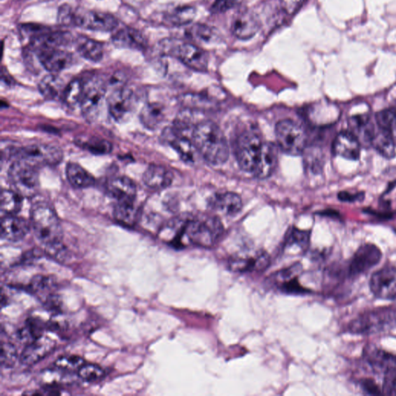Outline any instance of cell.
<instances>
[{
  "mask_svg": "<svg viewBox=\"0 0 396 396\" xmlns=\"http://www.w3.org/2000/svg\"><path fill=\"white\" fill-rule=\"evenodd\" d=\"M383 258V253L376 245L364 244L358 248L352 258L347 262L346 270L349 278H356L376 267Z\"/></svg>",
  "mask_w": 396,
  "mask_h": 396,
  "instance_id": "8fae6325",
  "label": "cell"
},
{
  "mask_svg": "<svg viewBox=\"0 0 396 396\" xmlns=\"http://www.w3.org/2000/svg\"><path fill=\"white\" fill-rule=\"evenodd\" d=\"M55 287L56 283L52 278L43 275L35 276L33 277L30 284H29V290L43 299L53 295L52 291Z\"/></svg>",
  "mask_w": 396,
  "mask_h": 396,
  "instance_id": "ab89813d",
  "label": "cell"
},
{
  "mask_svg": "<svg viewBox=\"0 0 396 396\" xmlns=\"http://www.w3.org/2000/svg\"><path fill=\"white\" fill-rule=\"evenodd\" d=\"M371 146L386 159H393L395 157L396 146L388 132L378 127L375 136L372 139Z\"/></svg>",
  "mask_w": 396,
  "mask_h": 396,
  "instance_id": "836d02e7",
  "label": "cell"
},
{
  "mask_svg": "<svg viewBox=\"0 0 396 396\" xmlns=\"http://www.w3.org/2000/svg\"><path fill=\"white\" fill-rule=\"evenodd\" d=\"M304 2L305 0H281L282 9L288 15L296 13Z\"/></svg>",
  "mask_w": 396,
  "mask_h": 396,
  "instance_id": "f907efd6",
  "label": "cell"
},
{
  "mask_svg": "<svg viewBox=\"0 0 396 396\" xmlns=\"http://www.w3.org/2000/svg\"><path fill=\"white\" fill-rule=\"evenodd\" d=\"M310 244V232L297 229H292L285 239V248L292 252L295 248V253H304Z\"/></svg>",
  "mask_w": 396,
  "mask_h": 396,
  "instance_id": "74e56055",
  "label": "cell"
},
{
  "mask_svg": "<svg viewBox=\"0 0 396 396\" xmlns=\"http://www.w3.org/2000/svg\"><path fill=\"white\" fill-rule=\"evenodd\" d=\"M139 209L135 201L118 202L114 208V218L116 222L127 226H134L139 219Z\"/></svg>",
  "mask_w": 396,
  "mask_h": 396,
  "instance_id": "e575fe53",
  "label": "cell"
},
{
  "mask_svg": "<svg viewBox=\"0 0 396 396\" xmlns=\"http://www.w3.org/2000/svg\"><path fill=\"white\" fill-rule=\"evenodd\" d=\"M38 59L43 68L51 73L60 72L70 67L72 64V55L59 48L40 51Z\"/></svg>",
  "mask_w": 396,
  "mask_h": 396,
  "instance_id": "d6986e66",
  "label": "cell"
},
{
  "mask_svg": "<svg viewBox=\"0 0 396 396\" xmlns=\"http://www.w3.org/2000/svg\"><path fill=\"white\" fill-rule=\"evenodd\" d=\"M173 173L168 168L160 164H150L143 175V181L151 189H165L171 185Z\"/></svg>",
  "mask_w": 396,
  "mask_h": 396,
  "instance_id": "484cf974",
  "label": "cell"
},
{
  "mask_svg": "<svg viewBox=\"0 0 396 396\" xmlns=\"http://www.w3.org/2000/svg\"><path fill=\"white\" fill-rule=\"evenodd\" d=\"M276 142L284 153L299 156L306 148V134L300 125L291 120L277 122L275 128Z\"/></svg>",
  "mask_w": 396,
  "mask_h": 396,
  "instance_id": "8992f818",
  "label": "cell"
},
{
  "mask_svg": "<svg viewBox=\"0 0 396 396\" xmlns=\"http://www.w3.org/2000/svg\"><path fill=\"white\" fill-rule=\"evenodd\" d=\"M18 358L17 351L15 346L10 342L1 343L0 350V362L4 368H10L16 363Z\"/></svg>",
  "mask_w": 396,
  "mask_h": 396,
  "instance_id": "f6af8a7d",
  "label": "cell"
},
{
  "mask_svg": "<svg viewBox=\"0 0 396 396\" xmlns=\"http://www.w3.org/2000/svg\"><path fill=\"white\" fill-rule=\"evenodd\" d=\"M186 34L190 39L202 43L214 41L216 36L214 29L204 24H195L190 27L188 29Z\"/></svg>",
  "mask_w": 396,
  "mask_h": 396,
  "instance_id": "b9f144b4",
  "label": "cell"
},
{
  "mask_svg": "<svg viewBox=\"0 0 396 396\" xmlns=\"http://www.w3.org/2000/svg\"><path fill=\"white\" fill-rule=\"evenodd\" d=\"M85 148L94 154H107L112 151L113 145L106 139L92 138L84 144Z\"/></svg>",
  "mask_w": 396,
  "mask_h": 396,
  "instance_id": "bcb514c9",
  "label": "cell"
},
{
  "mask_svg": "<svg viewBox=\"0 0 396 396\" xmlns=\"http://www.w3.org/2000/svg\"><path fill=\"white\" fill-rule=\"evenodd\" d=\"M113 41L120 48L143 50L148 46L143 34L131 27L120 29L113 35Z\"/></svg>",
  "mask_w": 396,
  "mask_h": 396,
  "instance_id": "f1b7e54d",
  "label": "cell"
},
{
  "mask_svg": "<svg viewBox=\"0 0 396 396\" xmlns=\"http://www.w3.org/2000/svg\"><path fill=\"white\" fill-rule=\"evenodd\" d=\"M263 141L260 135L253 130L241 134L234 146V153L241 170L253 174L261 156Z\"/></svg>",
  "mask_w": 396,
  "mask_h": 396,
  "instance_id": "52a82bcc",
  "label": "cell"
},
{
  "mask_svg": "<svg viewBox=\"0 0 396 396\" xmlns=\"http://www.w3.org/2000/svg\"><path fill=\"white\" fill-rule=\"evenodd\" d=\"M261 27L260 18L255 13L245 11L234 20L232 25V32L236 38L240 40L253 38Z\"/></svg>",
  "mask_w": 396,
  "mask_h": 396,
  "instance_id": "ac0fdd59",
  "label": "cell"
},
{
  "mask_svg": "<svg viewBox=\"0 0 396 396\" xmlns=\"http://www.w3.org/2000/svg\"><path fill=\"white\" fill-rule=\"evenodd\" d=\"M163 50L164 53L177 57L190 69L200 72L208 70V55L194 43L169 41L164 43Z\"/></svg>",
  "mask_w": 396,
  "mask_h": 396,
  "instance_id": "ba28073f",
  "label": "cell"
},
{
  "mask_svg": "<svg viewBox=\"0 0 396 396\" xmlns=\"http://www.w3.org/2000/svg\"><path fill=\"white\" fill-rule=\"evenodd\" d=\"M13 155L36 167L56 165L63 159V152L58 146L38 143L13 150Z\"/></svg>",
  "mask_w": 396,
  "mask_h": 396,
  "instance_id": "9c48e42d",
  "label": "cell"
},
{
  "mask_svg": "<svg viewBox=\"0 0 396 396\" xmlns=\"http://www.w3.org/2000/svg\"><path fill=\"white\" fill-rule=\"evenodd\" d=\"M208 204L212 209L227 215L238 214L243 206L241 197L234 192L216 194L210 198Z\"/></svg>",
  "mask_w": 396,
  "mask_h": 396,
  "instance_id": "d4e9b609",
  "label": "cell"
},
{
  "mask_svg": "<svg viewBox=\"0 0 396 396\" xmlns=\"http://www.w3.org/2000/svg\"><path fill=\"white\" fill-rule=\"evenodd\" d=\"M71 39V36L67 32H45L34 36L31 46L38 53L43 50L58 48L68 45Z\"/></svg>",
  "mask_w": 396,
  "mask_h": 396,
  "instance_id": "83f0119b",
  "label": "cell"
},
{
  "mask_svg": "<svg viewBox=\"0 0 396 396\" xmlns=\"http://www.w3.org/2000/svg\"><path fill=\"white\" fill-rule=\"evenodd\" d=\"M361 387L363 391L368 395L383 394V390H380V388L373 379H365L362 380Z\"/></svg>",
  "mask_w": 396,
  "mask_h": 396,
  "instance_id": "816d5d0a",
  "label": "cell"
},
{
  "mask_svg": "<svg viewBox=\"0 0 396 396\" xmlns=\"http://www.w3.org/2000/svg\"><path fill=\"white\" fill-rule=\"evenodd\" d=\"M195 148L212 165L224 164L229 158V146L221 129L212 121L197 123L192 135Z\"/></svg>",
  "mask_w": 396,
  "mask_h": 396,
  "instance_id": "7a4b0ae2",
  "label": "cell"
},
{
  "mask_svg": "<svg viewBox=\"0 0 396 396\" xmlns=\"http://www.w3.org/2000/svg\"><path fill=\"white\" fill-rule=\"evenodd\" d=\"M106 188L108 193L118 202L135 201L136 186L133 181L125 176L110 179Z\"/></svg>",
  "mask_w": 396,
  "mask_h": 396,
  "instance_id": "44dd1931",
  "label": "cell"
},
{
  "mask_svg": "<svg viewBox=\"0 0 396 396\" xmlns=\"http://www.w3.org/2000/svg\"><path fill=\"white\" fill-rule=\"evenodd\" d=\"M223 232V225L216 217L181 219L176 224L170 244L176 248L190 245L204 248L213 246Z\"/></svg>",
  "mask_w": 396,
  "mask_h": 396,
  "instance_id": "6da1fadb",
  "label": "cell"
},
{
  "mask_svg": "<svg viewBox=\"0 0 396 396\" xmlns=\"http://www.w3.org/2000/svg\"><path fill=\"white\" fill-rule=\"evenodd\" d=\"M119 22L107 13L87 10L76 13L75 26L94 31L109 32L115 30Z\"/></svg>",
  "mask_w": 396,
  "mask_h": 396,
  "instance_id": "9a60e30c",
  "label": "cell"
},
{
  "mask_svg": "<svg viewBox=\"0 0 396 396\" xmlns=\"http://www.w3.org/2000/svg\"><path fill=\"white\" fill-rule=\"evenodd\" d=\"M337 198H339V201L342 202H356V201H362L365 199V193L364 192H359L357 194H351L348 192H341L337 195Z\"/></svg>",
  "mask_w": 396,
  "mask_h": 396,
  "instance_id": "f5cc1de1",
  "label": "cell"
},
{
  "mask_svg": "<svg viewBox=\"0 0 396 396\" xmlns=\"http://www.w3.org/2000/svg\"><path fill=\"white\" fill-rule=\"evenodd\" d=\"M108 112L117 122L128 121L133 115L136 97L134 91L128 87H119L107 99Z\"/></svg>",
  "mask_w": 396,
  "mask_h": 396,
  "instance_id": "7c38bea8",
  "label": "cell"
},
{
  "mask_svg": "<svg viewBox=\"0 0 396 396\" xmlns=\"http://www.w3.org/2000/svg\"><path fill=\"white\" fill-rule=\"evenodd\" d=\"M66 176L71 185L78 189L92 187L95 183L93 176L76 163L68 164L66 167Z\"/></svg>",
  "mask_w": 396,
  "mask_h": 396,
  "instance_id": "1f68e13d",
  "label": "cell"
},
{
  "mask_svg": "<svg viewBox=\"0 0 396 396\" xmlns=\"http://www.w3.org/2000/svg\"><path fill=\"white\" fill-rule=\"evenodd\" d=\"M369 287L379 299H396V267H386L376 271L371 277Z\"/></svg>",
  "mask_w": 396,
  "mask_h": 396,
  "instance_id": "5bb4252c",
  "label": "cell"
},
{
  "mask_svg": "<svg viewBox=\"0 0 396 396\" xmlns=\"http://www.w3.org/2000/svg\"><path fill=\"white\" fill-rule=\"evenodd\" d=\"M332 150L336 156L351 160L360 158L361 143L349 131H343L334 139Z\"/></svg>",
  "mask_w": 396,
  "mask_h": 396,
  "instance_id": "e0dca14e",
  "label": "cell"
},
{
  "mask_svg": "<svg viewBox=\"0 0 396 396\" xmlns=\"http://www.w3.org/2000/svg\"><path fill=\"white\" fill-rule=\"evenodd\" d=\"M269 262V256L265 251L245 252L232 256L229 267L233 272L260 273L267 269Z\"/></svg>",
  "mask_w": 396,
  "mask_h": 396,
  "instance_id": "4fadbf2b",
  "label": "cell"
},
{
  "mask_svg": "<svg viewBox=\"0 0 396 396\" xmlns=\"http://www.w3.org/2000/svg\"><path fill=\"white\" fill-rule=\"evenodd\" d=\"M167 139L172 148L178 153L180 157L185 162H195L198 152L192 141V139H189L185 134L177 133L171 128L169 130Z\"/></svg>",
  "mask_w": 396,
  "mask_h": 396,
  "instance_id": "4316f807",
  "label": "cell"
},
{
  "mask_svg": "<svg viewBox=\"0 0 396 396\" xmlns=\"http://www.w3.org/2000/svg\"><path fill=\"white\" fill-rule=\"evenodd\" d=\"M387 132H388V134H390L393 139V141L396 146V120L394 121L390 127H388L386 129Z\"/></svg>",
  "mask_w": 396,
  "mask_h": 396,
  "instance_id": "db71d44e",
  "label": "cell"
},
{
  "mask_svg": "<svg viewBox=\"0 0 396 396\" xmlns=\"http://www.w3.org/2000/svg\"><path fill=\"white\" fill-rule=\"evenodd\" d=\"M165 106L160 102H148L142 108L139 119L149 129H156L165 119Z\"/></svg>",
  "mask_w": 396,
  "mask_h": 396,
  "instance_id": "4dcf8cb0",
  "label": "cell"
},
{
  "mask_svg": "<svg viewBox=\"0 0 396 396\" xmlns=\"http://www.w3.org/2000/svg\"><path fill=\"white\" fill-rule=\"evenodd\" d=\"M349 132L353 134L361 145L371 146L376 128L368 114L356 115L348 120Z\"/></svg>",
  "mask_w": 396,
  "mask_h": 396,
  "instance_id": "ffe728a7",
  "label": "cell"
},
{
  "mask_svg": "<svg viewBox=\"0 0 396 396\" xmlns=\"http://www.w3.org/2000/svg\"><path fill=\"white\" fill-rule=\"evenodd\" d=\"M76 13L68 4L61 6L57 14L58 23L63 26L75 25Z\"/></svg>",
  "mask_w": 396,
  "mask_h": 396,
  "instance_id": "c3c4849f",
  "label": "cell"
},
{
  "mask_svg": "<svg viewBox=\"0 0 396 396\" xmlns=\"http://www.w3.org/2000/svg\"><path fill=\"white\" fill-rule=\"evenodd\" d=\"M196 16V9L190 6H180L167 13L166 20L174 26H183L192 23Z\"/></svg>",
  "mask_w": 396,
  "mask_h": 396,
  "instance_id": "8d00e7d4",
  "label": "cell"
},
{
  "mask_svg": "<svg viewBox=\"0 0 396 396\" xmlns=\"http://www.w3.org/2000/svg\"><path fill=\"white\" fill-rule=\"evenodd\" d=\"M65 87L64 80L55 74L45 76L38 85L43 97L50 100L62 99Z\"/></svg>",
  "mask_w": 396,
  "mask_h": 396,
  "instance_id": "d6a6232c",
  "label": "cell"
},
{
  "mask_svg": "<svg viewBox=\"0 0 396 396\" xmlns=\"http://www.w3.org/2000/svg\"><path fill=\"white\" fill-rule=\"evenodd\" d=\"M243 0H215L211 10L214 13H225L238 6Z\"/></svg>",
  "mask_w": 396,
  "mask_h": 396,
  "instance_id": "681fc988",
  "label": "cell"
},
{
  "mask_svg": "<svg viewBox=\"0 0 396 396\" xmlns=\"http://www.w3.org/2000/svg\"><path fill=\"white\" fill-rule=\"evenodd\" d=\"M77 373L78 376L87 383H94L105 376V370L94 364L85 363Z\"/></svg>",
  "mask_w": 396,
  "mask_h": 396,
  "instance_id": "7bdbcfd3",
  "label": "cell"
},
{
  "mask_svg": "<svg viewBox=\"0 0 396 396\" xmlns=\"http://www.w3.org/2000/svg\"><path fill=\"white\" fill-rule=\"evenodd\" d=\"M56 348V343L48 336L41 335L27 344L20 357L22 364L34 365L46 358Z\"/></svg>",
  "mask_w": 396,
  "mask_h": 396,
  "instance_id": "2e32d148",
  "label": "cell"
},
{
  "mask_svg": "<svg viewBox=\"0 0 396 396\" xmlns=\"http://www.w3.org/2000/svg\"><path fill=\"white\" fill-rule=\"evenodd\" d=\"M277 162V146L273 143H263L261 156L253 174L259 179H266L273 174Z\"/></svg>",
  "mask_w": 396,
  "mask_h": 396,
  "instance_id": "cb8c5ba5",
  "label": "cell"
},
{
  "mask_svg": "<svg viewBox=\"0 0 396 396\" xmlns=\"http://www.w3.org/2000/svg\"><path fill=\"white\" fill-rule=\"evenodd\" d=\"M106 84L100 78H92L85 83L80 107L85 120L94 121L100 114L106 99Z\"/></svg>",
  "mask_w": 396,
  "mask_h": 396,
  "instance_id": "30bf717a",
  "label": "cell"
},
{
  "mask_svg": "<svg viewBox=\"0 0 396 396\" xmlns=\"http://www.w3.org/2000/svg\"><path fill=\"white\" fill-rule=\"evenodd\" d=\"M75 43L78 53L87 61L99 62L104 56L102 43L89 36H78Z\"/></svg>",
  "mask_w": 396,
  "mask_h": 396,
  "instance_id": "f546056e",
  "label": "cell"
},
{
  "mask_svg": "<svg viewBox=\"0 0 396 396\" xmlns=\"http://www.w3.org/2000/svg\"><path fill=\"white\" fill-rule=\"evenodd\" d=\"M363 355L365 362L369 365L374 372H385L396 367V355L376 346H367Z\"/></svg>",
  "mask_w": 396,
  "mask_h": 396,
  "instance_id": "603a6c76",
  "label": "cell"
},
{
  "mask_svg": "<svg viewBox=\"0 0 396 396\" xmlns=\"http://www.w3.org/2000/svg\"><path fill=\"white\" fill-rule=\"evenodd\" d=\"M36 167L21 160H17L10 166L8 171L10 185L22 197H31L38 193L40 179Z\"/></svg>",
  "mask_w": 396,
  "mask_h": 396,
  "instance_id": "5b68a950",
  "label": "cell"
},
{
  "mask_svg": "<svg viewBox=\"0 0 396 396\" xmlns=\"http://www.w3.org/2000/svg\"><path fill=\"white\" fill-rule=\"evenodd\" d=\"M85 89V83L82 80L74 79L66 85L62 100L70 107L80 106Z\"/></svg>",
  "mask_w": 396,
  "mask_h": 396,
  "instance_id": "f35d334b",
  "label": "cell"
},
{
  "mask_svg": "<svg viewBox=\"0 0 396 396\" xmlns=\"http://www.w3.org/2000/svg\"><path fill=\"white\" fill-rule=\"evenodd\" d=\"M383 394L396 395V367H393L384 372Z\"/></svg>",
  "mask_w": 396,
  "mask_h": 396,
  "instance_id": "7dc6e473",
  "label": "cell"
},
{
  "mask_svg": "<svg viewBox=\"0 0 396 396\" xmlns=\"http://www.w3.org/2000/svg\"><path fill=\"white\" fill-rule=\"evenodd\" d=\"M31 220L35 236L41 243L48 246L62 243V225L54 209L45 204L36 205Z\"/></svg>",
  "mask_w": 396,
  "mask_h": 396,
  "instance_id": "277c9868",
  "label": "cell"
},
{
  "mask_svg": "<svg viewBox=\"0 0 396 396\" xmlns=\"http://www.w3.org/2000/svg\"><path fill=\"white\" fill-rule=\"evenodd\" d=\"M30 226L23 218L16 215L3 216L1 221V237L15 243L26 237L30 231Z\"/></svg>",
  "mask_w": 396,
  "mask_h": 396,
  "instance_id": "7402d4cb",
  "label": "cell"
},
{
  "mask_svg": "<svg viewBox=\"0 0 396 396\" xmlns=\"http://www.w3.org/2000/svg\"><path fill=\"white\" fill-rule=\"evenodd\" d=\"M85 364L83 358L77 355H64L58 358L55 362V367L64 372L71 373L78 372L80 367Z\"/></svg>",
  "mask_w": 396,
  "mask_h": 396,
  "instance_id": "ee69618b",
  "label": "cell"
},
{
  "mask_svg": "<svg viewBox=\"0 0 396 396\" xmlns=\"http://www.w3.org/2000/svg\"><path fill=\"white\" fill-rule=\"evenodd\" d=\"M43 330L45 326L41 320L31 318L26 322L24 327L19 330L17 336L20 340L26 341L27 344L41 336Z\"/></svg>",
  "mask_w": 396,
  "mask_h": 396,
  "instance_id": "60d3db41",
  "label": "cell"
},
{
  "mask_svg": "<svg viewBox=\"0 0 396 396\" xmlns=\"http://www.w3.org/2000/svg\"><path fill=\"white\" fill-rule=\"evenodd\" d=\"M396 327V309L381 307L366 311L352 320L348 332L357 335L376 334Z\"/></svg>",
  "mask_w": 396,
  "mask_h": 396,
  "instance_id": "3957f363",
  "label": "cell"
},
{
  "mask_svg": "<svg viewBox=\"0 0 396 396\" xmlns=\"http://www.w3.org/2000/svg\"><path fill=\"white\" fill-rule=\"evenodd\" d=\"M0 208L4 216L15 215L22 208L23 197L13 190H3L0 198Z\"/></svg>",
  "mask_w": 396,
  "mask_h": 396,
  "instance_id": "d590c367",
  "label": "cell"
}]
</instances>
